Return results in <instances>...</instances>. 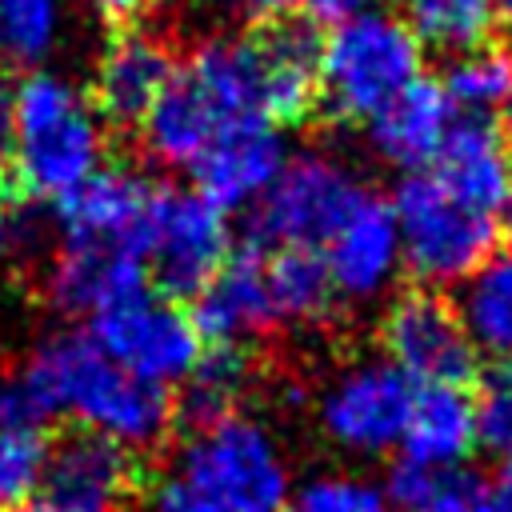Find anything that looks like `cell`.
Instances as JSON below:
<instances>
[{"label": "cell", "instance_id": "cell-1", "mask_svg": "<svg viewBox=\"0 0 512 512\" xmlns=\"http://www.w3.org/2000/svg\"><path fill=\"white\" fill-rule=\"evenodd\" d=\"M288 496L276 436L236 412L184 432L168 468L148 484L144 512H284Z\"/></svg>", "mask_w": 512, "mask_h": 512}, {"label": "cell", "instance_id": "cell-2", "mask_svg": "<svg viewBox=\"0 0 512 512\" xmlns=\"http://www.w3.org/2000/svg\"><path fill=\"white\" fill-rule=\"evenodd\" d=\"M24 376L36 384L52 416H72L84 432L108 436L128 452L156 448L172 428V400L124 372L92 336L56 332L48 336Z\"/></svg>", "mask_w": 512, "mask_h": 512}, {"label": "cell", "instance_id": "cell-3", "mask_svg": "<svg viewBox=\"0 0 512 512\" xmlns=\"http://www.w3.org/2000/svg\"><path fill=\"white\" fill-rule=\"evenodd\" d=\"M8 152L20 188L60 204L104 168V124L68 76L36 68L12 84Z\"/></svg>", "mask_w": 512, "mask_h": 512}, {"label": "cell", "instance_id": "cell-4", "mask_svg": "<svg viewBox=\"0 0 512 512\" xmlns=\"http://www.w3.org/2000/svg\"><path fill=\"white\" fill-rule=\"evenodd\" d=\"M412 80H420V44L400 16L372 8L320 40L316 100L336 120H372Z\"/></svg>", "mask_w": 512, "mask_h": 512}, {"label": "cell", "instance_id": "cell-5", "mask_svg": "<svg viewBox=\"0 0 512 512\" xmlns=\"http://www.w3.org/2000/svg\"><path fill=\"white\" fill-rule=\"evenodd\" d=\"M388 208L400 236V260L424 284L468 280L492 256L496 220L452 196L432 172H408Z\"/></svg>", "mask_w": 512, "mask_h": 512}, {"label": "cell", "instance_id": "cell-6", "mask_svg": "<svg viewBox=\"0 0 512 512\" xmlns=\"http://www.w3.org/2000/svg\"><path fill=\"white\" fill-rule=\"evenodd\" d=\"M364 196L360 180L332 156L304 152L284 164L272 188L248 208V240L252 248H304L320 252L344 216Z\"/></svg>", "mask_w": 512, "mask_h": 512}, {"label": "cell", "instance_id": "cell-7", "mask_svg": "<svg viewBox=\"0 0 512 512\" xmlns=\"http://www.w3.org/2000/svg\"><path fill=\"white\" fill-rule=\"evenodd\" d=\"M228 212L208 204L196 188H156L144 232H140V256L156 288L176 296H196L228 260Z\"/></svg>", "mask_w": 512, "mask_h": 512}, {"label": "cell", "instance_id": "cell-8", "mask_svg": "<svg viewBox=\"0 0 512 512\" xmlns=\"http://www.w3.org/2000/svg\"><path fill=\"white\" fill-rule=\"evenodd\" d=\"M92 340L136 380L152 388H180L184 376L196 368L204 340L192 324V316L156 292H136L108 312L92 316Z\"/></svg>", "mask_w": 512, "mask_h": 512}, {"label": "cell", "instance_id": "cell-9", "mask_svg": "<svg viewBox=\"0 0 512 512\" xmlns=\"http://www.w3.org/2000/svg\"><path fill=\"white\" fill-rule=\"evenodd\" d=\"M412 392V380L388 360H356L324 384L316 404L320 428L344 452L380 456L400 444Z\"/></svg>", "mask_w": 512, "mask_h": 512}, {"label": "cell", "instance_id": "cell-10", "mask_svg": "<svg viewBox=\"0 0 512 512\" xmlns=\"http://www.w3.org/2000/svg\"><path fill=\"white\" fill-rule=\"evenodd\" d=\"M384 352L412 384H460L476 368V348L448 300L404 292L384 316Z\"/></svg>", "mask_w": 512, "mask_h": 512}, {"label": "cell", "instance_id": "cell-11", "mask_svg": "<svg viewBox=\"0 0 512 512\" xmlns=\"http://www.w3.org/2000/svg\"><path fill=\"white\" fill-rule=\"evenodd\" d=\"M40 488L48 492V500L72 512H124L140 496L144 476L136 452L80 428L48 448V468Z\"/></svg>", "mask_w": 512, "mask_h": 512}, {"label": "cell", "instance_id": "cell-12", "mask_svg": "<svg viewBox=\"0 0 512 512\" xmlns=\"http://www.w3.org/2000/svg\"><path fill=\"white\" fill-rule=\"evenodd\" d=\"M284 164H288V144L276 132V124L252 120L224 128L192 160V180L208 204L232 212V208H252L284 172Z\"/></svg>", "mask_w": 512, "mask_h": 512}, {"label": "cell", "instance_id": "cell-13", "mask_svg": "<svg viewBox=\"0 0 512 512\" xmlns=\"http://www.w3.org/2000/svg\"><path fill=\"white\" fill-rule=\"evenodd\" d=\"M148 288L144 256L128 244H100V240H64L48 264L44 292L68 316H100L112 304Z\"/></svg>", "mask_w": 512, "mask_h": 512}, {"label": "cell", "instance_id": "cell-14", "mask_svg": "<svg viewBox=\"0 0 512 512\" xmlns=\"http://www.w3.org/2000/svg\"><path fill=\"white\" fill-rule=\"evenodd\" d=\"M320 260L328 268L336 296L356 300V304L376 300L404 268L392 208L380 196L364 192L356 208L344 216V224L332 232V240L324 244Z\"/></svg>", "mask_w": 512, "mask_h": 512}, {"label": "cell", "instance_id": "cell-15", "mask_svg": "<svg viewBox=\"0 0 512 512\" xmlns=\"http://www.w3.org/2000/svg\"><path fill=\"white\" fill-rule=\"evenodd\" d=\"M196 312L192 324L200 340L224 344V348H244L248 340L264 336L276 324V308L268 296V276H264V252H240L220 264V272L192 296Z\"/></svg>", "mask_w": 512, "mask_h": 512}, {"label": "cell", "instance_id": "cell-16", "mask_svg": "<svg viewBox=\"0 0 512 512\" xmlns=\"http://www.w3.org/2000/svg\"><path fill=\"white\" fill-rule=\"evenodd\" d=\"M172 56L164 40L148 32H120L96 60L92 108L108 124H140L172 80Z\"/></svg>", "mask_w": 512, "mask_h": 512}, {"label": "cell", "instance_id": "cell-17", "mask_svg": "<svg viewBox=\"0 0 512 512\" xmlns=\"http://www.w3.org/2000/svg\"><path fill=\"white\" fill-rule=\"evenodd\" d=\"M152 192L156 184H148L132 168H100L60 200L64 240L128 244L140 252V232H144Z\"/></svg>", "mask_w": 512, "mask_h": 512}, {"label": "cell", "instance_id": "cell-18", "mask_svg": "<svg viewBox=\"0 0 512 512\" xmlns=\"http://www.w3.org/2000/svg\"><path fill=\"white\" fill-rule=\"evenodd\" d=\"M456 124V108L444 96L436 80H412L404 92H396L372 120H368V140L380 160L404 172H420L424 164L436 160L448 128Z\"/></svg>", "mask_w": 512, "mask_h": 512}, {"label": "cell", "instance_id": "cell-19", "mask_svg": "<svg viewBox=\"0 0 512 512\" xmlns=\"http://www.w3.org/2000/svg\"><path fill=\"white\" fill-rule=\"evenodd\" d=\"M432 176L452 192L460 196L464 204L480 208V212H496L512 188V160H508V144L504 136L480 120V116H460L436 160H432Z\"/></svg>", "mask_w": 512, "mask_h": 512}, {"label": "cell", "instance_id": "cell-20", "mask_svg": "<svg viewBox=\"0 0 512 512\" xmlns=\"http://www.w3.org/2000/svg\"><path fill=\"white\" fill-rule=\"evenodd\" d=\"M260 60V92L268 124L300 120L316 100V72H320V36L312 24L300 20H272L256 36Z\"/></svg>", "mask_w": 512, "mask_h": 512}, {"label": "cell", "instance_id": "cell-21", "mask_svg": "<svg viewBox=\"0 0 512 512\" xmlns=\"http://www.w3.org/2000/svg\"><path fill=\"white\" fill-rule=\"evenodd\" d=\"M472 448V396L460 384H420L412 392L400 456L428 468H460Z\"/></svg>", "mask_w": 512, "mask_h": 512}, {"label": "cell", "instance_id": "cell-22", "mask_svg": "<svg viewBox=\"0 0 512 512\" xmlns=\"http://www.w3.org/2000/svg\"><path fill=\"white\" fill-rule=\"evenodd\" d=\"M460 324L472 348L512 364V252L488 256L460 288Z\"/></svg>", "mask_w": 512, "mask_h": 512}, {"label": "cell", "instance_id": "cell-23", "mask_svg": "<svg viewBox=\"0 0 512 512\" xmlns=\"http://www.w3.org/2000/svg\"><path fill=\"white\" fill-rule=\"evenodd\" d=\"M248 380H252V364H248L244 348L216 344L212 352H200L196 368L180 384V408L176 412L184 420V432L216 424L224 416H236V404H240Z\"/></svg>", "mask_w": 512, "mask_h": 512}, {"label": "cell", "instance_id": "cell-24", "mask_svg": "<svg viewBox=\"0 0 512 512\" xmlns=\"http://www.w3.org/2000/svg\"><path fill=\"white\" fill-rule=\"evenodd\" d=\"M400 8V20L416 36V44L448 56L484 48L496 24L492 0H400Z\"/></svg>", "mask_w": 512, "mask_h": 512}, {"label": "cell", "instance_id": "cell-25", "mask_svg": "<svg viewBox=\"0 0 512 512\" xmlns=\"http://www.w3.org/2000/svg\"><path fill=\"white\" fill-rule=\"evenodd\" d=\"M264 276H268V296H272V308H276V324L280 320L312 324V320L328 316V308L336 300L320 252L280 248V252L264 256Z\"/></svg>", "mask_w": 512, "mask_h": 512}, {"label": "cell", "instance_id": "cell-26", "mask_svg": "<svg viewBox=\"0 0 512 512\" xmlns=\"http://www.w3.org/2000/svg\"><path fill=\"white\" fill-rule=\"evenodd\" d=\"M64 36L60 0H0V60L36 72Z\"/></svg>", "mask_w": 512, "mask_h": 512}, {"label": "cell", "instance_id": "cell-27", "mask_svg": "<svg viewBox=\"0 0 512 512\" xmlns=\"http://www.w3.org/2000/svg\"><path fill=\"white\" fill-rule=\"evenodd\" d=\"M440 88L452 100V108H464L468 116L488 112V108L504 104V96L512 88V56L500 48H488V44L472 48L464 56H452Z\"/></svg>", "mask_w": 512, "mask_h": 512}, {"label": "cell", "instance_id": "cell-28", "mask_svg": "<svg viewBox=\"0 0 512 512\" xmlns=\"http://www.w3.org/2000/svg\"><path fill=\"white\" fill-rule=\"evenodd\" d=\"M284 512H392L384 488L352 472L308 476L284 504Z\"/></svg>", "mask_w": 512, "mask_h": 512}, {"label": "cell", "instance_id": "cell-29", "mask_svg": "<svg viewBox=\"0 0 512 512\" xmlns=\"http://www.w3.org/2000/svg\"><path fill=\"white\" fill-rule=\"evenodd\" d=\"M472 440L492 460H512V364H496L472 392Z\"/></svg>", "mask_w": 512, "mask_h": 512}, {"label": "cell", "instance_id": "cell-30", "mask_svg": "<svg viewBox=\"0 0 512 512\" xmlns=\"http://www.w3.org/2000/svg\"><path fill=\"white\" fill-rule=\"evenodd\" d=\"M44 432H0V508H20L44 484L48 468Z\"/></svg>", "mask_w": 512, "mask_h": 512}, {"label": "cell", "instance_id": "cell-31", "mask_svg": "<svg viewBox=\"0 0 512 512\" xmlns=\"http://www.w3.org/2000/svg\"><path fill=\"white\" fill-rule=\"evenodd\" d=\"M464 480H468L464 468H428V464H416V460L400 456V460L388 468V480H384L380 488H384V496H388L392 508L420 512V508L444 500L448 492H456Z\"/></svg>", "mask_w": 512, "mask_h": 512}, {"label": "cell", "instance_id": "cell-32", "mask_svg": "<svg viewBox=\"0 0 512 512\" xmlns=\"http://www.w3.org/2000/svg\"><path fill=\"white\" fill-rule=\"evenodd\" d=\"M48 420L52 412L36 392V384L24 376V368L0 376V432H44Z\"/></svg>", "mask_w": 512, "mask_h": 512}, {"label": "cell", "instance_id": "cell-33", "mask_svg": "<svg viewBox=\"0 0 512 512\" xmlns=\"http://www.w3.org/2000/svg\"><path fill=\"white\" fill-rule=\"evenodd\" d=\"M476 512H512V460H504L488 480H480Z\"/></svg>", "mask_w": 512, "mask_h": 512}, {"label": "cell", "instance_id": "cell-34", "mask_svg": "<svg viewBox=\"0 0 512 512\" xmlns=\"http://www.w3.org/2000/svg\"><path fill=\"white\" fill-rule=\"evenodd\" d=\"M380 0H304V8L312 12V20H324V24H340V20H352L360 12H372Z\"/></svg>", "mask_w": 512, "mask_h": 512}, {"label": "cell", "instance_id": "cell-35", "mask_svg": "<svg viewBox=\"0 0 512 512\" xmlns=\"http://www.w3.org/2000/svg\"><path fill=\"white\" fill-rule=\"evenodd\" d=\"M476 496H480V480L468 476L456 492H448L444 500H436V504H428V508H420V512H476Z\"/></svg>", "mask_w": 512, "mask_h": 512}, {"label": "cell", "instance_id": "cell-36", "mask_svg": "<svg viewBox=\"0 0 512 512\" xmlns=\"http://www.w3.org/2000/svg\"><path fill=\"white\" fill-rule=\"evenodd\" d=\"M240 16H248V20H284L288 16V8L292 4H300V0H228Z\"/></svg>", "mask_w": 512, "mask_h": 512}, {"label": "cell", "instance_id": "cell-37", "mask_svg": "<svg viewBox=\"0 0 512 512\" xmlns=\"http://www.w3.org/2000/svg\"><path fill=\"white\" fill-rule=\"evenodd\" d=\"M144 4H148V0H88L92 12H100L104 20H116V24H120V20H132Z\"/></svg>", "mask_w": 512, "mask_h": 512}, {"label": "cell", "instance_id": "cell-38", "mask_svg": "<svg viewBox=\"0 0 512 512\" xmlns=\"http://www.w3.org/2000/svg\"><path fill=\"white\" fill-rule=\"evenodd\" d=\"M8 144H12V84L0 72V156L8 152Z\"/></svg>", "mask_w": 512, "mask_h": 512}, {"label": "cell", "instance_id": "cell-39", "mask_svg": "<svg viewBox=\"0 0 512 512\" xmlns=\"http://www.w3.org/2000/svg\"><path fill=\"white\" fill-rule=\"evenodd\" d=\"M16 236V216H12V204H8V192H4V184H0V248L8 244Z\"/></svg>", "mask_w": 512, "mask_h": 512}, {"label": "cell", "instance_id": "cell-40", "mask_svg": "<svg viewBox=\"0 0 512 512\" xmlns=\"http://www.w3.org/2000/svg\"><path fill=\"white\" fill-rule=\"evenodd\" d=\"M12 512H72V508H64V504H56V500H28V504H20V508H12Z\"/></svg>", "mask_w": 512, "mask_h": 512}, {"label": "cell", "instance_id": "cell-41", "mask_svg": "<svg viewBox=\"0 0 512 512\" xmlns=\"http://www.w3.org/2000/svg\"><path fill=\"white\" fill-rule=\"evenodd\" d=\"M500 224H504V232L512 236V188H508V196H504V204H500Z\"/></svg>", "mask_w": 512, "mask_h": 512}, {"label": "cell", "instance_id": "cell-42", "mask_svg": "<svg viewBox=\"0 0 512 512\" xmlns=\"http://www.w3.org/2000/svg\"><path fill=\"white\" fill-rule=\"evenodd\" d=\"M492 12L504 16V20H512V0H492Z\"/></svg>", "mask_w": 512, "mask_h": 512}, {"label": "cell", "instance_id": "cell-43", "mask_svg": "<svg viewBox=\"0 0 512 512\" xmlns=\"http://www.w3.org/2000/svg\"><path fill=\"white\" fill-rule=\"evenodd\" d=\"M504 132L512 136V88H508V96H504Z\"/></svg>", "mask_w": 512, "mask_h": 512}]
</instances>
